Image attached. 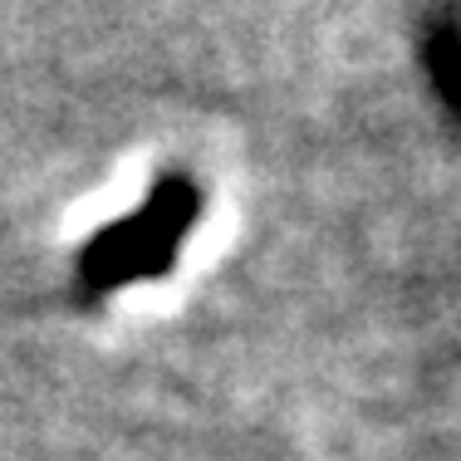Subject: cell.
I'll use <instances>...</instances> for the list:
<instances>
[{"label": "cell", "instance_id": "obj_1", "mask_svg": "<svg viewBox=\"0 0 461 461\" xmlns=\"http://www.w3.org/2000/svg\"><path fill=\"white\" fill-rule=\"evenodd\" d=\"M202 196L186 177H162L128 221L104 226L79 256V280L89 290H118L128 276H162L177 256V240L196 226Z\"/></svg>", "mask_w": 461, "mask_h": 461}]
</instances>
